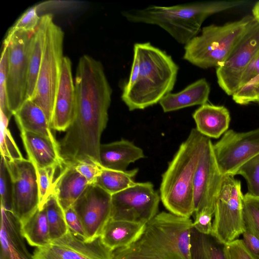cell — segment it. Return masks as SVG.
I'll return each instance as SVG.
<instances>
[{
    "label": "cell",
    "mask_w": 259,
    "mask_h": 259,
    "mask_svg": "<svg viewBox=\"0 0 259 259\" xmlns=\"http://www.w3.org/2000/svg\"><path fill=\"white\" fill-rule=\"evenodd\" d=\"M74 85V117L59 143L60 153L65 165L88 162L101 165L100 139L107 125L112 95L101 62L87 55L82 56Z\"/></svg>",
    "instance_id": "1"
},
{
    "label": "cell",
    "mask_w": 259,
    "mask_h": 259,
    "mask_svg": "<svg viewBox=\"0 0 259 259\" xmlns=\"http://www.w3.org/2000/svg\"><path fill=\"white\" fill-rule=\"evenodd\" d=\"M193 228L190 218L162 211L145 224L135 242L113 251V259H190Z\"/></svg>",
    "instance_id": "2"
},
{
    "label": "cell",
    "mask_w": 259,
    "mask_h": 259,
    "mask_svg": "<svg viewBox=\"0 0 259 259\" xmlns=\"http://www.w3.org/2000/svg\"><path fill=\"white\" fill-rule=\"evenodd\" d=\"M246 3L244 1H207L169 7L150 6L125 10L122 15L130 22L158 26L178 42L186 45L201 31V25L208 17Z\"/></svg>",
    "instance_id": "3"
},
{
    "label": "cell",
    "mask_w": 259,
    "mask_h": 259,
    "mask_svg": "<svg viewBox=\"0 0 259 259\" xmlns=\"http://www.w3.org/2000/svg\"><path fill=\"white\" fill-rule=\"evenodd\" d=\"M209 139L193 128L162 175L160 197L169 212L187 218L194 214L195 174Z\"/></svg>",
    "instance_id": "4"
},
{
    "label": "cell",
    "mask_w": 259,
    "mask_h": 259,
    "mask_svg": "<svg viewBox=\"0 0 259 259\" xmlns=\"http://www.w3.org/2000/svg\"><path fill=\"white\" fill-rule=\"evenodd\" d=\"M134 54L139 61L138 77L131 87L123 88L121 95L130 111L159 103L172 90L179 70L170 56L150 42L135 44Z\"/></svg>",
    "instance_id": "5"
},
{
    "label": "cell",
    "mask_w": 259,
    "mask_h": 259,
    "mask_svg": "<svg viewBox=\"0 0 259 259\" xmlns=\"http://www.w3.org/2000/svg\"><path fill=\"white\" fill-rule=\"evenodd\" d=\"M255 21L247 15L222 25L203 27L201 34L185 45L184 59L203 69L219 67Z\"/></svg>",
    "instance_id": "6"
},
{
    "label": "cell",
    "mask_w": 259,
    "mask_h": 259,
    "mask_svg": "<svg viewBox=\"0 0 259 259\" xmlns=\"http://www.w3.org/2000/svg\"><path fill=\"white\" fill-rule=\"evenodd\" d=\"M64 32L50 15L35 92L30 99L44 111L51 124L63 60Z\"/></svg>",
    "instance_id": "7"
},
{
    "label": "cell",
    "mask_w": 259,
    "mask_h": 259,
    "mask_svg": "<svg viewBox=\"0 0 259 259\" xmlns=\"http://www.w3.org/2000/svg\"><path fill=\"white\" fill-rule=\"evenodd\" d=\"M241 183L233 175L224 176L215 205L210 235L225 245L238 238L245 231Z\"/></svg>",
    "instance_id": "8"
},
{
    "label": "cell",
    "mask_w": 259,
    "mask_h": 259,
    "mask_svg": "<svg viewBox=\"0 0 259 259\" xmlns=\"http://www.w3.org/2000/svg\"><path fill=\"white\" fill-rule=\"evenodd\" d=\"M160 199L151 182L136 183L112 195L110 219L146 224L158 213Z\"/></svg>",
    "instance_id": "9"
},
{
    "label": "cell",
    "mask_w": 259,
    "mask_h": 259,
    "mask_svg": "<svg viewBox=\"0 0 259 259\" xmlns=\"http://www.w3.org/2000/svg\"><path fill=\"white\" fill-rule=\"evenodd\" d=\"M33 33L15 31L7 34L3 41L9 50L7 92L9 107L13 115L26 100L28 53Z\"/></svg>",
    "instance_id": "10"
},
{
    "label": "cell",
    "mask_w": 259,
    "mask_h": 259,
    "mask_svg": "<svg viewBox=\"0 0 259 259\" xmlns=\"http://www.w3.org/2000/svg\"><path fill=\"white\" fill-rule=\"evenodd\" d=\"M5 160L12 182V212L22 224L39 206L36 168L29 159Z\"/></svg>",
    "instance_id": "11"
},
{
    "label": "cell",
    "mask_w": 259,
    "mask_h": 259,
    "mask_svg": "<svg viewBox=\"0 0 259 259\" xmlns=\"http://www.w3.org/2000/svg\"><path fill=\"white\" fill-rule=\"evenodd\" d=\"M213 146L222 175L235 176L244 163L259 154V127L245 132L228 130Z\"/></svg>",
    "instance_id": "12"
},
{
    "label": "cell",
    "mask_w": 259,
    "mask_h": 259,
    "mask_svg": "<svg viewBox=\"0 0 259 259\" xmlns=\"http://www.w3.org/2000/svg\"><path fill=\"white\" fill-rule=\"evenodd\" d=\"M259 51V23L255 21L235 46L229 56L217 67V81L229 96L239 89L243 73Z\"/></svg>",
    "instance_id": "13"
},
{
    "label": "cell",
    "mask_w": 259,
    "mask_h": 259,
    "mask_svg": "<svg viewBox=\"0 0 259 259\" xmlns=\"http://www.w3.org/2000/svg\"><path fill=\"white\" fill-rule=\"evenodd\" d=\"M113 251L106 246L101 236L87 241L71 231L48 245L36 247L33 259H113Z\"/></svg>",
    "instance_id": "14"
},
{
    "label": "cell",
    "mask_w": 259,
    "mask_h": 259,
    "mask_svg": "<svg viewBox=\"0 0 259 259\" xmlns=\"http://www.w3.org/2000/svg\"><path fill=\"white\" fill-rule=\"evenodd\" d=\"M224 176L219 169L209 139L195 172L194 189V213L202 210L214 213L215 203Z\"/></svg>",
    "instance_id": "15"
},
{
    "label": "cell",
    "mask_w": 259,
    "mask_h": 259,
    "mask_svg": "<svg viewBox=\"0 0 259 259\" xmlns=\"http://www.w3.org/2000/svg\"><path fill=\"white\" fill-rule=\"evenodd\" d=\"M111 195L96 184H90L72 207L82 224L85 240L100 237L110 219Z\"/></svg>",
    "instance_id": "16"
},
{
    "label": "cell",
    "mask_w": 259,
    "mask_h": 259,
    "mask_svg": "<svg viewBox=\"0 0 259 259\" xmlns=\"http://www.w3.org/2000/svg\"><path fill=\"white\" fill-rule=\"evenodd\" d=\"M75 93L71 62L64 56L58 89L57 92L51 128L59 132H66L71 125L75 113Z\"/></svg>",
    "instance_id": "17"
},
{
    "label": "cell",
    "mask_w": 259,
    "mask_h": 259,
    "mask_svg": "<svg viewBox=\"0 0 259 259\" xmlns=\"http://www.w3.org/2000/svg\"><path fill=\"white\" fill-rule=\"evenodd\" d=\"M14 214L1 207V259H33Z\"/></svg>",
    "instance_id": "18"
},
{
    "label": "cell",
    "mask_w": 259,
    "mask_h": 259,
    "mask_svg": "<svg viewBox=\"0 0 259 259\" xmlns=\"http://www.w3.org/2000/svg\"><path fill=\"white\" fill-rule=\"evenodd\" d=\"M21 137L28 159L37 167L57 168L64 164L59 143L27 132H21Z\"/></svg>",
    "instance_id": "19"
},
{
    "label": "cell",
    "mask_w": 259,
    "mask_h": 259,
    "mask_svg": "<svg viewBox=\"0 0 259 259\" xmlns=\"http://www.w3.org/2000/svg\"><path fill=\"white\" fill-rule=\"evenodd\" d=\"M144 157L143 150L128 140L122 139L100 145V161L104 168L125 171L130 164Z\"/></svg>",
    "instance_id": "20"
},
{
    "label": "cell",
    "mask_w": 259,
    "mask_h": 259,
    "mask_svg": "<svg viewBox=\"0 0 259 259\" xmlns=\"http://www.w3.org/2000/svg\"><path fill=\"white\" fill-rule=\"evenodd\" d=\"M196 130L207 137L218 139L228 130L231 117L224 106L206 103L201 105L193 114Z\"/></svg>",
    "instance_id": "21"
},
{
    "label": "cell",
    "mask_w": 259,
    "mask_h": 259,
    "mask_svg": "<svg viewBox=\"0 0 259 259\" xmlns=\"http://www.w3.org/2000/svg\"><path fill=\"white\" fill-rule=\"evenodd\" d=\"M65 165L54 183V193L64 211L73 205L89 185L73 165Z\"/></svg>",
    "instance_id": "22"
},
{
    "label": "cell",
    "mask_w": 259,
    "mask_h": 259,
    "mask_svg": "<svg viewBox=\"0 0 259 259\" xmlns=\"http://www.w3.org/2000/svg\"><path fill=\"white\" fill-rule=\"evenodd\" d=\"M210 91V86L207 80L201 78L179 92L168 93L160 100L159 104L164 112L202 105L207 103Z\"/></svg>",
    "instance_id": "23"
},
{
    "label": "cell",
    "mask_w": 259,
    "mask_h": 259,
    "mask_svg": "<svg viewBox=\"0 0 259 259\" xmlns=\"http://www.w3.org/2000/svg\"><path fill=\"white\" fill-rule=\"evenodd\" d=\"M145 226L144 224L110 219L101 238L106 246L114 251L135 242L142 234Z\"/></svg>",
    "instance_id": "24"
},
{
    "label": "cell",
    "mask_w": 259,
    "mask_h": 259,
    "mask_svg": "<svg viewBox=\"0 0 259 259\" xmlns=\"http://www.w3.org/2000/svg\"><path fill=\"white\" fill-rule=\"evenodd\" d=\"M13 115L20 132L34 133L58 143L44 111L31 100L26 99Z\"/></svg>",
    "instance_id": "25"
},
{
    "label": "cell",
    "mask_w": 259,
    "mask_h": 259,
    "mask_svg": "<svg viewBox=\"0 0 259 259\" xmlns=\"http://www.w3.org/2000/svg\"><path fill=\"white\" fill-rule=\"evenodd\" d=\"M49 14L41 16L39 25L31 36L28 53V77L26 99L34 94L41 62Z\"/></svg>",
    "instance_id": "26"
},
{
    "label": "cell",
    "mask_w": 259,
    "mask_h": 259,
    "mask_svg": "<svg viewBox=\"0 0 259 259\" xmlns=\"http://www.w3.org/2000/svg\"><path fill=\"white\" fill-rule=\"evenodd\" d=\"M22 236L31 246L40 247L51 241L46 211L38 208L25 222L21 224Z\"/></svg>",
    "instance_id": "27"
},
{
    "label": "cell",
    "mask_w": 259,
    "mask_h": 259,
    "mask_svg": "<svg viewBox=\"0 0 259 259\" xmlns=\"http://www.w3.org/2000/svg\"><path fill=\"white\" fill-rule=\"evenodd\" d=\"M138 172V168L120 171L103 167L94 184L112 195L135 185Z\"/></svg>",
    "instance_id": "28"
},
{
    "label": "cell",
    "mask_w": 259,
    "mask_h": 259,
    "mask_svg": "<svg viewBox=\"0 0 259 259\" xmlns=\"http://www.w3.org/2000/svg\"><path fill=\"white\" fill-rule=\"evenodd\" d=\"M210 235L193 228L190 240V259H227L223 250L211 238Z\"/></svg>",
    "instance_id": "29"
},
{
    "label": "cell",
    "mask_w": 259,
    "mask_h": 259,
    "mask_svg": "<svg viewBox=\"0 0 259 259\" xmlns=\"http://www.w3.org/2000/svg\"><path fill=\"white\" fill-rule=\"evenodd\" d=\"M43 207L46 211L51 241L65 235L69 230L65 211L54 193L49 196Z\"/></svg>",
    "instance_id": "30"
},
{
    "label": "cell",
    "mask_w": 259,
    "mask_h": 259,
    "mask_svg": "<svg viewBox=\"0 0 259 259\" xmlns=\"http://www.w3.org/2000/svg\"><path fill=\"white\" fill-rule=\"evenodd\" d=\"M243 216L245 231L259 238V197L244 195Z\"/></svg>",
    "instance_id": "31"
},
{
    "label": "cell",
    "mask_w": 259,
    "mask_h": 259,
    "mask_svg": "<svg viewBox=\"0 0 259 259\" xmlns=\"http://www.w3.org/2000/svg\"><path fill=\"white\" fill-rule=\"evenodd\" d=\"M242 176L245 180L247 193L259 197V154L244 163L236 175Z\"/></svg>",
    "instance_id": "32"
},
{
    "label": "cell",
    "mask_w": 259,
    "mask_h": 259,
    "mask_svg": "<svg viewBox=\"0 0 259 259\" xmlns=\"http://www.w3.org/2000/svg\"><path fill=\"white\" fill-rule=\"evenodd\" d=\"M3 46L0 62V109L1 112L10 120L13 114L9 107L7 92L9 50L6 45L3 44Z\"/></svg>",
    "instance_id": "33"
},
{
    "label": "cell",
    "mask_w": 259,
    "mask_h": 259,
    "mask_svg": "<svg viewBox=\"0 0 259 259\" xmlns=\"http://www.w3.org/2000/svg\"><path fill=\"white\" fill-rule=\"evenodd\" d=\"M35 167L39 191V208H42L49 196L54 193L53 179L57 168H39L35 166Z\"/></svg>",
    "instance_id": "34"
},
{
    "label": "cell",
    "mask_w": 259,
    "mask_h": 259,
    "mask_svg": "<svg viewBox=\"0 0 259 259\" xmlns=\"http://www.w3.org/2000/svg\"><path fill=\"white\" fill-rule=\"evenodd\" d=\"M37 8L35 6L28 9L10 28L7 34L17 31L34 33L41 19V16H39L37 13Z\"/></svg>",
    "instance_id": "35"
},
{
    "label": "cell",
    "mask_w": 259,
    "mask_h": 259,
    "mask_svg": "<svg viewBox=\"0 0 259 259\" xmlns=\"http://www.w3.org/2000/svg\"><path fill=\"white\" fill-rule=\"evenodd\" d=\"M1 156L6 160L15 161L23 159L9 128L1 122Z\"/></svg>",
    "instance_id": "36"
},
{
    "label": "cell",
    "mask_w": 259,
    "mask_h": 259,
    "mask_svg": "<svg viewBox=\"0 0 259 259\" xmlns=\"http://www.w3.org/2000/svg\"><path fill=\"white\" fill-rule=\"evenodd\" d=\"M234 101L245 105L251 103L259 104V75L239 89L232 96Z\"/></svg>",
    "instance_id": "37"
},
{
    "label": "cell",
    "mask_w": 259,
    "mask_h": 259,
    "mask_svg": "<svg viewBox=\"0 0 259 259\" xmlns=\"http://www.w3.org/2000/svg\"><path fill=\"white\" fill-rule=\"evenodd\" d=\"M0 193L1 207L12 212V182L6 161L2 156L0 164Z\"/></svg>",
    "instance_id": "38"
},
{
    "label": "cell",
    "mask_w": 259,
    "mask_h": 259,
    "mask_svg": "<svg viewBox=\"0 0 259 259\" xmlns=\"http://www.w3.org/2000/svg\"><path fill=\"white\" fill-rule=\"evenodd\" d=\"M223 247L227 259H259V255L252 252L242 239H235Z\"/></svg>",
    "instance_id": "39"
},
{
    "label": "cell",
    "mask_w": 259,
    "mask_h": 259,
    "mask_svg": "<svg viewBox=\"0 0 259 259\" xmlns=\"http://www.w3.org/2000/svg\"><path fill=\"white\" fill-rule=\"evenodd\" d=\"M194 214L193 228L201 233L210 235L212 228V219L214 214L206 210L200 211Z\"/></svg>",
    "instance_id": "40"
},
{
    "label": "cell",
    "mask_w": 259,
    "mask_h": 259,
    "mask_svg": "<svg viewBox=\"0 0 259 259\" xmlns=\"http://www.w3.org/2000/svg\"><path fill=\"white\" fill-rule=\"evenodd\" d=\"M73 166L86 179L89 185L95 184L103 168L101 165L88 162H79Z\"/></svg>",
    "instance_id": "41"
},
{
    "label": "cell",
    "mask_w": 259,
    "mask_h": 259,
    "mask_svg": "<svg viewBox=\"0 0 259 259\" xmlns=\"http://www.w3.org/2000/svg\"><path fill=\"white\" fill-rule=\"evenodd\" d=\"M65 215L68 227L75 235L85 240V235L81 222L72 206L65 211Z\"/></svg>",
    "instance_id": "42"
},
{
    "label": "cell",
    "mask_w": 259,
    "mask_h": 259,
    "mask_svg": "<svg viewBox=\"0 0 259 259\" xmlns=\"http://www.w3.org/2000/svg\"><path fill=\"white\" fill-rule=\"evenodd\" d=\"M258 75H259V51L243 73L240 81L239 89L246 84Z\"/></svg>",
    "instance_id": "43"
},
{
    "label": "cell",
    "mask_w": 259,
    "mask_h": 259,
    "mask_svg": "<svg viewBox=\"0 0 259 259\" xmlns=\"http://www.w3.org/2000/svg\"><path fill=\"white\" fill-rule=\"evenodd\" d=\"M242 235V240L246 246L252 252L259 255V238L247 231H245Z\"/></svg>",
    "instance_id": "44"
},
{
    "label": "cell",
    "mask_w": 259,
    "mask_h": 259,
    "mask_svg": "<svg viewBox=\"0 0 259 259\" xmlns=\"http://www.w3.org/2000/svg\"><path fill=\"white\" fill-rule=\"evenodd\" d=\"M252 16L259 23V1L256 2L252 9Z\"/></svg>",
    "instance_id": "45"
}]
</instances>
